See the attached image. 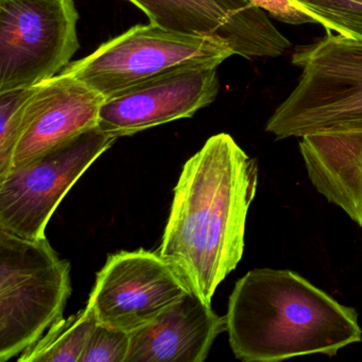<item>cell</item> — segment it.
Masks as SVG:
<instances>
[{"label": "cell", "mask_w": 362, "mask_h": 362, "mask_svg": "<svg viewBox=\"0 0 362 362\" xmlns=\"http://www.w3.org/2000/svg\"><path fill=\"white\" fill-rule=\"evenodd\" d=\"M258 182L257 160L228 133L209 137L182 169L158 252L206 304L243 258Z\"/></svg>", "instance_id": "cell-1"}, {"label": "cell", "mask_w": 362, "mask_h": 362, "mask_svg": "<svg viewBox=\"0 0 362 362\" xmlns=\"http://www.w3.org/2000/svg\"><path fill=\"white\" fill-rule=\"evenodd\" d=\"M226 317L230 349L245 362L334 357L362 341L355 308L287 269H254L243 275Z\"/></svg>", "instance_id": "cell-2"}, {"label": "cell", "mask_w": 362, "mask_h": 362, "mask_svg": "<svg viewBox=\"0 0 362 362\" xmlns=\"http://www.w3.org/2000/svg\"><path fill=\"white\" fill-rule=\"evenodd\" d=\"M298 84L276 107L266 132L276 139L362 124V42L334 33L294 49Z\"/></svg>", "instance_id": "cell-3"}, {"label": "cell", "mask_w": 362, "mask_h": 362, "mask_svg": "<svg viewBox=\"0 0 362 362\" xmlns=\"http://www.w3.org/2000/svg\"><path fill=\"white\" fill-rule=\"evenodd\" d=\"M71 264L47 239L0 230V361L18 357L62 319Z\"/></svg>", "instance_id": "cell-4"}, {"label": "cell", "mask_w": 362, "mask_h": 362, "mask_svg": "<svg viewBox=\"0 0 362 362\" xmlns=\"http://www.w3.org/2000/svg\"><path fill=\"white\" fill-rule=\"evenodd\" d=\"M216 40L190 37L153 24L136 25L105 42L61 74L80 80L103 99L171 71L188 67H219L234 56Z\"/></svg>", "instance_id": "cell-5"}, {"label": "cell", "mask_w": 362, "mask_h": 362, "mask_svg": "<svg viewBox=\"0 0 362 362\" xmlns=\"http://www.w3.org/2000/svg\"><path fill=\"white\" fill-rule=\"evenodd\" d=\"M118 139L90 129L0 177V230L45 238L48 222L78 180Z\"/></svg>", "instance_id": "cell-6"}, {"label": "cell", "mask_w": 362, "mask_h": 362, "mask_svg": "<svg viewBox=\"0 0 362 362\" xmlns=\"http://www.w3.org/2000/svg\"><path fill=\"white\" fill-rule=\"evenodd\" d=\"M74 0H0V93L62 73L79 49Z\"/></svg>", "instance_id": "cell-7"}, {"label": "cell", "mask_w": 362, "mask_h": 362, "mask_svg": "<svg viewBox=\"0 0 362 362\" xmlns=\"http://www.w3.org/2000/svg\"><path fill=\"white\" fill-rule=\"evenodd\" d=\"M189 291L158 251H120L97 273L88 305L98 323L131 334Z\"/></svg>", "instance_id": "cell-8"}, {"label": "cell", "mask_w": 362, "mask_h": 362, "mask_svg": "<svg viewBox=\"0 0 362 362\" xmlns=\"http://www.w3.org/2000/svg\"><path fill=\"white\" fill-rule=\"evenodd\" d=\"M128 1L148 16L150 24L222 42L247 60L277 58L291 47V42L273 25L268 13L254 7L250 0Z\"/></svg>", "instance_id": "cell-9"}, {"label": "cell", "mask_w": 362, "mask_h": 362, "mask_svg": "<svg viewBox=\"0 0 362 362\" xmlns=\"http://www.w3.org/2000/svg\"><path fill=\"white\" fill-rule=\"evenodd\" d=\"M217 69H179L105 99L99 112L98 127L119 139L192 117L217 98Z\"/></svg>", "instance_id": "cell-10"}, {"label": "cell", "mask_w": 362, "mask_h": 362, "mask_svg": "<svg viewBox=\"0 0 362 362\" xmlns=\"http://www.w3.org/2000/svg\"><path fill=\"white\" fill-rule=\"evenodd\" d=\"M103 101L83 82L64 74L37 84L25 111L11 168L98 126Z\"/></svg>", "instance_id": "cell-11"}, {"label": "cell", "mask_w": 362, "mask_h": 362, "mask_svg": "<svg viewBox=\"0 0 362 362\" xmlns=\"http://www.w3.org/2000/svg\"><path fill=\"white\" fill-rule=\"evenodd\" d=\"M226 330V315L189 291L151 323L131 332L126 362H203Z\"/></svg>", "instance_id": "cell-12"}, {"label": "cell", "mask_w": 362, "mask_h": 362, "mask_svg": "<svg viewBox=\"0 0 362 362\" xmlns=\"http://www.w3.org/2000/svg\"><path fill=\"white\" fill-rule=\"evenodd\" d=\"M298 149L315 190L362 228V124L305 135Z\"/></svg>", "instance_id": "cell-13"}, {"label": "cell", "mask_w": 362, "mask_h": 362, "mask_svg": "<svg viewBox=\"0 0 362 362\" xmlns=\"http://www.w3.org/2000/svg\"><path fill=\"white\" fill-rule=\"evenodd\" d=\"M98 321L90 305L69 319L57 321L26 351L18 362H79Z\"/></svg>", "instance_id": "cell-14"}, {"label": "cell", "mask_w": 362, "mask_h": 362, "mask_svg": "<svg viewBox=\"0 0 362 362\" xmlns=\"http://www.w3.org/2000/svg\"><path fill=\"white\" fill-rule=\"evenodd\" d=\"M315 14L326 33L362 42V0H296Z\"/></svg>", "instance_id": "cell-15"}, {"label": "cell", "mask_w": 362, "mask_h": 362, "mask_svg": "<svg viewBox=\"0 0 362 362\" xmlns=\"http://www.w3.org/2000/svg\"><path fill=\"white\" fill-rule=\"evenodd\" d=\"M37 86L0 93V177L11 168L27 105Z\"/></svg>", "instance_id": "cell-16"}, {"label": "cell", "mask_w": 362, "mask_h": 362, "mask_svg": "<svg viewBox=\"0 0 362 362\" xmlns=\"http://www.w3.org/2000/svg\"><path fill=\"white\" fill-rule=\"evenodd\" d=\"M130 332L97 324L79 362H126Z\"/></svg>", "instance_id": "cell-17"}, {"label": "cell", "mask_w": 362, "mask_h": 362, "mask_svg": "<svg viewBox=\"0 0 362 362\" xmlns=\"http://www.w3.org/2000/svg\"><path fill=\"white\" fill-rule=\"evenodd\" d=\"M254 7L262 10L279 22L290 25L317 24V16L296 0H250Z\"/></svg>", "instance_id": "cell-18"}]
</instances>
